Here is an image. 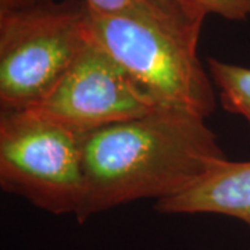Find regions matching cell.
Segmentation results:
<instances>
[{
    "instance_id": "cell-1",
    "label": "cell",
    "mask_w": 250,
    "mask_h": 250,
    "mask_svg": "<svg viewBox=\"0 0 250 250\" xmlns=\"http://www.w3.org/2000/svg\"><path fill=\"white\" fill-rule=\"evenodd\" d=\"M206 118L157 108L83 139L85 189L75 218L142 199H167L195 185L225 160Z\"/></svg>"
},
{
    "instance_id": "cell-2",
    "label": "cell",
    "mask_w": 250,
    "mask_h": 250,
    "mask_svg": "<svg viewBox=\"0 0 250 250\" xmlns=\"http://www.w3.org/2000/svg\"><path fill=\"white\" fill-rule=\"evenodd\" d=\"M205 18L175 0H146L116 14L88 6L92 38L124 67L156 107L207 118L215 108V92L197 56Z\"/></svg>"
},
{
    "instance_id": "cell-3",
    "label": "cell",
    "mask_w": 250,
    "mask_h": 250,
    "mask_svg": "<svg viewBox=\"0 0 250 250\" xmlns=\"http://www.w3.org/2000/svg\"><path fill=\"white\" fill-rule=\"evenodd\" d=\"M85 0H39L0 16V110L38 106L89 42Z\"/></svg>"
},
{
    "instance_id": "cell-4",
    "label": "cell",
    "mask_w": 250,
    "mask_h": 250,
    "mask_svg": "<svg viewBox=\"0 0 250 250\" xmlns=\"http://www.w3.org/2000/svg\"><path fill=\"white\" fill-rule=\"evenodd\" d=\"M34 108L0 110V187L50 214H77L85 189L83 139Z\"/></svg>"
},
{
    "instance_id": "cell-5",
    "label": "cell",
    "mask_w": 250,
    "mask_h": 250,
    "mask_svg": "<svg viewBox=\"0 0 250 250\" xmlns=\"http://www.w3.org/2000/svg\"><path fill=\"white\" fill-rule=\"evenodd\" d=\"M31 108L82 135L157 110L128 71L92 35L54 89Z\"/></svg>"
},
{
    "instance_id": "cell-6",
    "label": "cell",
    "mask_w": 250,
    "mask_h": 250,
    "mask_svg": "<svg viewBox=\"0 0 250 250\" xmlns=\"http://www.w3.org/2000/svg\"><path fill=\"white\" fill-rule=\"evenodd\" d=\"M154 208L161 214L228 215L250 228V161L225 159L187 190L157 200Z\"/></svg>"
},
{
    "instance_id": "cell-7",
    "label": "cell",
    "mask_w": 250,
    "mask_h": 250,
    "mask_svg": "<svg viewBox=\"0 0 250 250\" xmlns=\"http://www.w3.org/2000/svg\"><path fill=\"white\" fill-rule=\"evenodd\" d=\"M207 68L223 107L242 116L250 125V68L211 57L207 59Z\"/></svg>"
},
{
    "instance_id": "cell-8",
    "label": "cell",
    "mask_w": 250,
    "mask_h": 250,
    "mask_svg": "<svg viewBox=\"0 0 250 250\" xmlns=\"http://www.w3.org/2000/svg\"><path fill=\"white\" fill-rule=\"evenodd\" d=\"M195 13L217 14L229 21H245L250 17V0H175Z\"/></svg>"
},
{
    "instance_id": "cell-9",
    "label": "cell",
    "mask_w": 250,
    "mask_h": 250,
    "mask_svg": "<svg viewBox=\"0 0 250 250\" xmlns=\"http://www.w3.org/2000/svg\"><path fill=\"white\" fill-rule=\"evenodd\" d=\"M85 1L88 3L89 7L98 11L116 14V13H123V11L132 9L146 0H85Z\"/></svg>"
},
{
    "instance_id": "cell-10",
    "label": "cell",
    "mask_w": 250,
    "mask_h": 250,
    "mask_svg": "<svg viewBox=\"0 0 250 250\" xmlns=\"http://www.w3.org/2000/svg\"><path fill=\"white\" fill-rule=\"evenodd\" d=\"M38 1L39 0H0V16L29 7Z\"/></svg>"
}]
</instances>
